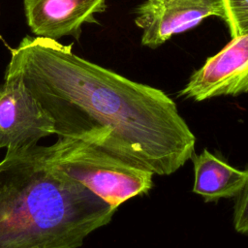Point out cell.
I'll return each mask as SVG.
<instances>
[{"label":"cell","instance_id":"obj_1","mask_svg":"<svg viewBox=\"0 0 248 248\" xmlns=\"http://www.w3.org/2000/svg\"><path fill=\"white\" fill-rule=\"evenodd\" d=\"M6 73L17 76L54 124L79 140L157 175L192 158L196 138L164 91L85 60L56 40L24 37Z\"/></svg>","mask_w":248,"mask_h":248},{"label":"cell","instance_id":"obj_2","mask_svg":"<svg viewBox=\"0 0 248 248\" xmlns=\"http://www.w3.org/2000/svg\"><path fill=\"white\" fill-rule=\"evenodd\" d=\"M115 210L54 169L46 146L6 151L0 161V248H78Z\"/></svg>","mask_w":248,"mask_h":248},{"label":"cell","instance_id":"obj_3","mask_svg":"<svg viewBox=\"0 0 248 248\" xmlns=\"http://www.w3.org/2000/svg\"><path fill=\"white\" fill-rule=\"evenodd\" d=\"M47 162L66 176L80 183L113 208L153 187V173L134 166L95 144L58 138L46 146Z\"/></svg>","mask_w":248,"mask_h":248},{"label":"cell","instance_id":"obj_4","mask_svg":"<svg viewBox=\"0 0 248 248\" xmlns=\"http://www.w3.org/2000/svg\"><path fill=\"white\" fill-rule=\"evenodd\" d=\"M55 135L54 124L16 75L5 73L0 85V149L15 151Z\"/></svg>","mask_w":248,"mask_h":248},{"label":"cell","instance_id":"obj_5","mask_svg":"<svg viewBox=\"0 0 248 248\" xmlns=\"http://www.w3.org/2000/svg\"><path fill=\"white\" fill-rule=\"evenodd\" d=\"M211 16L225 21L224 0H145L136 10L135 23L142 31L141 45L156 48Z\"/></svg>","mask_w":248,"mask_h":248},{"label":"cell","instance_id":"obj_6","mask_svg":"<svg viewBox=\"0 0 248 248\" xmlns=\"http://www.w3.org/2000/svg\"><path fill=\"white\" fill-rule=\"evenodd\" d=\"M248 92V33L234 37L190 77L180 95L197 102Z\"/></svg>","mask_w":248,"mask_h":248},{"label":"cell","instance_id":"obj_7","mask_svg":"<svg viewBox=\"0 0 248 248\" xmlns=\"http://www.w3.org/2000/svg\"><path fill=\"white\" fill-rule=\"evenodd\" d=\"M106 0H23L27 24L37 37L78 39L84 23H96L94 15L106 10Z\"/></svg>","mask_w":248,"mask_h":248},{"label":"cell","instance_id":"obj_8","mask_svg":"<svg viewBox=\"0 0 248 248\" xmlns=\"http://www.w3.org/2000/svg\"><path fill=\"white\" fill-rule=\"evenodd\" d=\"M193 192L205 202L235 198L247 180L246 170L233 168L207 149L193 155Z\"/></svg>","mask_w":248,"mask_h":248},{"label":"cell","instance_id":"obj_9","mask_svg":"<svg viewBox=\"0 0 248 248\" xmlns=\"http://www.w3.org/2000/svg\"><path fill=\"white\" fill-rule=\"evenodd\" d=\"M227 24L232 38L248 33V0H224Z\"/></svg>","mask_w":248,"mask_h":248},{"label":"cell","instance_id":"obj_10","mask_svg":"<svg viewBox=\"0 0 248 248\" xmlns=\"http://www.w3.org/2000/svg\"><path fill=\"white\" fill-rule=\"evenodd\" d=\"M245 170L247 172V180L235 197L232 223L237 232L248 235V166Z\"/></svg>","mask_w":248,"mask_h":248}]
</instances>
